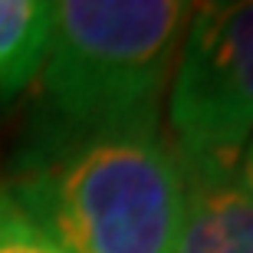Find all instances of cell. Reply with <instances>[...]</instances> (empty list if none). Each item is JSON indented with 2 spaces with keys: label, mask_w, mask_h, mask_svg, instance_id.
Instances as JSON below:
<instances>
[{
  "label": "cell",
  "mask_w": 253,
  "mask_h": 253,
  "mask_svg": "<svg viewBox=\"0 0 253 253\" xmlns=\"http://www.w3.org/2000/svg\"><path fill=\"white\" fill-rule=\"evenodd\" d=\"M194 3L63 0L43 59L37 131L27 148L161 131L181 40Z\"/></svg>",
  "instance_id": "cell-1"
},
{
  "label": "cell",
  "mask_w": 253,
  "mask_h": 253,
  "mask_svg": "<svg viewBox=\"0 0 253 253\" xmlns=\"http://www.w3.org/2000/svg\"><path fill=\"white\" fill-rule=\"evenodd\" d=\"M3 191L66 253H174L184 184L161 131L27 148Z\"/></svg>",
  "instance_id": "cell-2"
},
{
  "label": "cell",
  "mask_w": 253,
  "mask_h": 253,
  "mask_svg": "<svg viewBox=\"0 0 253 253\" xmlns=\"http://www.w3.org/2000/svg\"><path fill=\"white\" fill-rule=\"evenodd\" d=\"M181 158L240 161L253 135V0L197 3L168 85Z\"/></svg>",
  "instance_id": "cell-3"
},
{
  "label": "cell",
  "mask_w": 253,
  "mask_h": 253,
  "mask_svg": "<svg viewBox=\"0 0 253 253\" xmlns=\"http://www.w3.org/2000/svg\"><path fill=\"white\" fill-rule=\"evenodd\" d=\"M178 165L184 194L174 253H253V194L240 181V161L178 155Z\"/></svg>",
  "instance_id": "cell-4"
},
{
  "label": "cell",
  "mask_w": 253,
  "mask_h": 253,
  "mask_svg": "<svg viewBox=\"0 0 253 253\" xmlns=\"http://www.w3.org/2000/svg\"><path fill=\"white\" fill-rule=\"evenodd\" d=\"M53 37V3L0 0V99L37 83Z\"/></svg>",
  "instance_id": "cell-5"
},
{
  "label": "cell",
  "mask_w": 253,
  "mask_h": 253,
  "mask_svg": "<svg viewBox=\"0 0 253 253\" xmlns=\"http://www.w3.org/2000/svg\"><path fill=\"white\" fill-rule=\"evenodd\" d=\"M0 253H66V250L7 191H0Z\"/></svg>",
  "instance_id": "cell-6"
},
{
  "label": "cell",
  "mask_w": 253,
  "mask_h": 253,
  "mask_svg": "<svg viewBox=\"0 0 253 253\" xmlns=\"http://www.w3.org/2000/svg\"><path fill=\"white\" fill-rule=\"evenodd\" d=\"M237 171H240V181L247 184V191L253 194V135L244 145V151H240V165H237Z\"/></svg>",
  "instance_id": "cell-7"
}]
</instances>
